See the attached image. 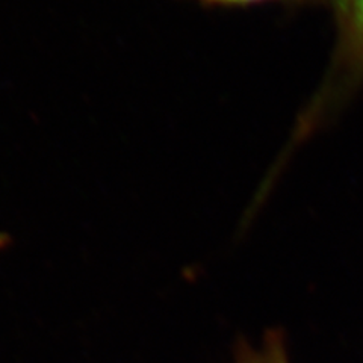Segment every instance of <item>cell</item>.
I'll list each match as a JSON object with an SVG mask.
<instances>
[{
    "label": "cell",
    "mask_w": 363,
    "mask_h": 363,
    "mask_svg": "<svg viewBox=\"0 0 363 363\" xmlns=\"http://www.w3.org/2000/svg\"><path fill=\"white\" fill-rule=\"evenodd\" d=\"M335 43L323 81L295 124L281 161L324 128L363 86V0H330Z\"/></svg>",
    "instance_id": "6da1fadb"
},
{
    "label": "cell",
    "mask_w": 363,
    "mask_h": 363,
    "mask_svg": "<svg viewBox=\"0 0 363 363\" xmlns=\"http://www.w3.org/2000/svg\"><path fill=\"white\" fill-rule=\"evenodd\" d=\"M235 363H291L281 330H268L259 344L241 340L235 350Z\"/></svg>",
    "instance_id": "7a4b0ae2"
},
{
    "label": "cell",
    "mask_w": 363,
    "mask_h": 363,
    "mask_svg": "<svg viewBox=\"0 0 363 363\" xmlns=\"http://www.w3.org/2000/svg\"><path fill=\"white\" fill-rule=\"evenodd\" d=\"M197 2L204 5H212V6H248V5H259V4H269V2L303 4V2H313V0H197Z\"/></svg>",
    "instance_id": "3957f363"
},
{
    "label": "cell",
    "mask_w": 363,
    "mask_h": 363,
    "mask_svg": "<svg viewBox=\"0 0 363 363\" xmlns=\"http://www.w3.org/2000/svg\"><path fill=\"white\" fill-rule=\"evenodd\" d=\"M4 244H5V236L0 235V245H4Z\"/></svg>",
    "instance_id": "277c9868"
}]
</instances>
